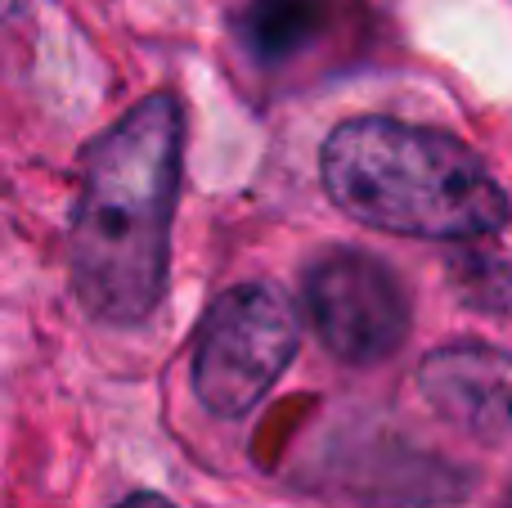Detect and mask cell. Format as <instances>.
Masks as SVG:
<instances>
[{"label": "cell", "instance_id": "6da1fadb", "mask_svg": "<svg viewBox=\"0 0 512 508\" xmlns=\"http://www.w3.org/2000/svg\"><path fill=\"white\" fill-rule=\"evenodd\" d=\"M180 140V104L149 95L86 149L68 270L77 302L99 324L149 320L167 293Z\"/></svg>", "mask_w": 512, "mask_h": 508}, {"label": "cell", "instance_id": "7a4b0ae2", "mask_svg": "<svg viewBox=\"0 0 512 508\" xmlns=\"http://www.w3.org/2000/svg\"><path fill=\"white\" fill-rule=\"evenodd\" d=\"M319 176L346 216L405 239L472 243L508 221L486 162L436 126L351 117L324 140Z\"/></svg>", "mask_w": 512, "mask_h": 508}, {"label": "cell", "instance_id": "3957f363", "mask_svg": "<svg viewBox=\"0 0 512 508\" xmlns=\"http://www.w3.org/2000/svg\"><path fill=\"white\" fill-rule=\"evenodd\" d=\"M297 351V315L270 284H239L212 302L194 342V392L221 419L265 401Z\"/></svg>", "mask_w": 512, "mask_h": 508}, {"label": "cell", "instance_id": "277c9868", "mask_svg": "<svg viewBox=\"0 0 512 508\" xmlns=\"http://www.w3.org/2000/svg\"><path fill=\"white\" fill-rule=\"evenodd\" d=\"M306 311L319 342L346 365H378L405 342L409 297L369 252H328L306 275Z\"/></svg>", "mask_w": 512, "mask_h": 508}, {"label": "cell", "instance_id": "5b68a950", "mask_svg": "<svg viewBox=\"0 0 512 508\" xmlns=\"http://www.w3.org/2000/svg\"><path fill=\"white\" fill-rule=\"evenodd\" d=\"M418 387L441 419L481 441L512 437V356L490 342H450L418 369Z\"/></svg>", "mask_w": 512, "mask_h": 508}, {"label": "cell", "instance_id": "8992f818", "mask_svg": "<svg viewBox=\"0 0 512 508\" xmlns=\"http://www.w3.org/2000/svg\"><path fill=\"white\" fill-rule=\"evenodd\" d=\"M333 18L337 0H248L234 18V32L261 68H279L315 50L333 32Z\"/></svg>", "mask_w": 512, "mask_h": 508}, {"label": "cell", "instance_id": "52a82bcc", "mask_svg": "<svg viewBox=\"0 0 512 508\" xmlns=\"http://www.w3.org/2000/svg\"><path fill=\"white\" fill-rule=\"evenodd\" d=\"M454 288H459L463 302L481 306V311H508L512 306V266L504 257H490V252H459L450 261Z\"/></svg>", "mask_w": 512, "mask_h": 508}, {"label": "cell", "instance_id": "ba28073f", "mask_svg": "<svg viewBox=\"0 0 512 508\" xmlns=\"http://www.w3.org/2000/svg\"><path fill=\"white\" fill-rule=\"evenodd\" d=\"M117 508H176V504H167L162 495H131V500H122Z\"/></svg>", "mask_w": 512, "mask_h": 508}]
</instances>
